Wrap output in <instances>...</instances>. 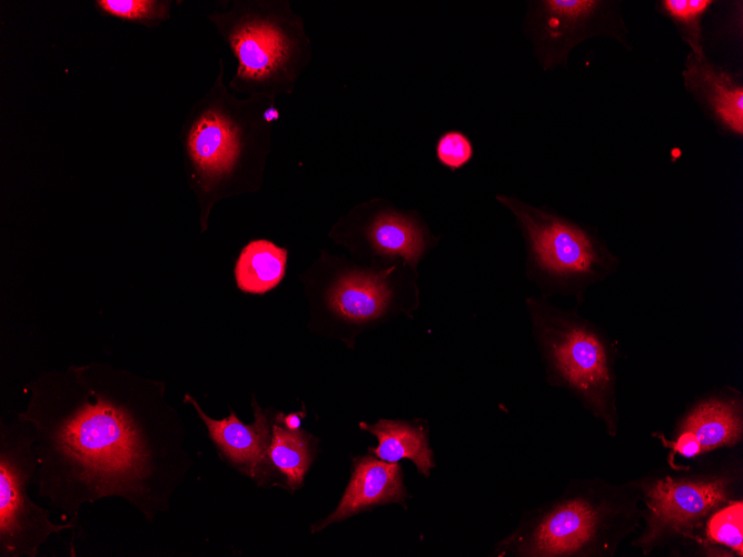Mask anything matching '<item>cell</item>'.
<instances>
[{"label": "cell", "mask_w": 743, "mask_h": 557, "mask_svg": "<svg viewBox=\"0 0 743 557\" xmlns=\"http://www.w3.org/2000/svg\"><path fill=\"white\" fill-rule=\"evenodd\" d=\"M147 404L87 389L18 414L32 430L39 495L75 526L83 505L108 497L149 521L168 509L191 461L176 411Z\"/></svg>", "instance_id": "6da1fadb"}, {"label": "cell", "mask_w": 743, "mask_h": 557, "mask_svg": "<svg viewBox=\"0 0 743 557\" xmlns=\"http://www.w3.org/2000/svg\"><path fill=\"white\" fill-rule=\"evenodd\" d=\"M642 523L633 481L573 478L562 494L525 511L495 544V557H613Z\"/></svg>", "instance_id": "7a4b0ae2"}, {"label": "cell", "mask_w": 743, "mask_h": 557, "mask_svg": "<svg viewBox=\"0 0 743 557\" xmlns=\"http://www.w3.org/2000/svg\"><path fill=\"white\" fill-rule=\"evenodd\" d=\"M524 302L546 382L566 390L610 437H616L621 419L615 342L576 306L564 309L541 296H528Z\"/></svg>", "instance_id": "3957f363"}, {"label": "cell", "mask_w": 743, "mask_h": 557, "mask_svg": "<svg viewBox=\"0 0 743 557\" xmlns=\"http://www.w3.org/2000/svg\"><path fill=\"white\" fill-rule=\"evenodd\" d=\"M276 99L236 98L224 83L220 60L212 87L192 107L180 135L191 178L202 195L217 192L246 162L261 169L279 119Z\"/></svg>", "instance_id": "277c9868"}, {"label": "cell", "mask_w": 743, "mask_h": 557, "mask_svg": "<svg viewBox=\"0 0 743 557\" xmlns=\"http://www.w3.org/2000/svg\"><path fill=\"white\" fill-rule=\"evenodd\" d=\"M235 58L232 92L289 96L313 58L304 18L288 0L235 1L209 16Z\"/></svg>", "instance_id": "5b68a950"}, {"label": "cell", "mask_w": 743, "mask_h": 557, "mask_svg": "<svg viewBox=\"0 0 743 557\" xmlns=\"http://www.w3.org/2000/svg\"><path fill=\"white\" fill-rule=\"evenodd\" d=\"M496 200L515 217L525 242V276L541 297H572L579 308L590 288L617 271L620 258L587 227L515 196Z\"/></svg>", "instance_id": "8992f818"}, {"label": "cell", "mask_w": 743, "mask_h": 557, "mask_svg": "<svg viewBox=\"0 0 743 557\" xmlns=\"http://www.w3.org/2000/svg\"><path fill=\"white\" fill-rule=\"evenodd\" d=\"M641 496L644 527L633 546L645 556L690 539L700 545L699 530L709 516L732 500L742 498L743 466L737 457L696 465L670 464L632 480Z\"/></svg>", "instance_id": "52a82bcc"}, {"label": "cell", "mask_w": 743, "mask_h": 557, "mask_svg": "<svg viewBox=\"0 0 743 557\" xmlns=\"http://www.w3.org/2000/svg\"><path fill=\"white\" fill-rule=\"evenodd\" d=\"M324 292L331 334L349 348L363 330L419 306L417 273L402 262L386 266H345L338 262Z\"/></svg>", "instance_id": "ba28073f"}, {"label": "cell", "mask_w": 743, "mask_h": 557, "mask_svg": "<svg viewBox=\"0 0 743 557\" xmlns=\"http://www.w3.org/2000/svg\"><path fill=\"white\" fill-rule=\"evenodd\" d=\"M37 471L32 430L17 419L0 424V555L34 557L53 534L76 528L55 524L50 510L33 503L28 494Z\"/></svg>", "instance_id": "9c48e42d"}, {"label": "cell", "mask_w": 743, "mask_h": 557, "mask_svg": "<svg viewBox=\"0 0 743 557\" xmlns=\"http://www.w3.org/2000/svg\"><path fill=\"white\" fill-rule=\"evenodd\" d=\"M330 236L354 252L398 259L416 273L419 262L440 239L417 211L398 210L382 199L354 208L335 225Z\"/></svg>", "instance_id": "30bf717a"}, {"label": "cell", "mask_w": 743, "mask_h": 557, "mask_svg": "<svg viewBox=\"0 0 743 557\" xmlns=\"http://www.w3.org/2000/svg\"><path fill=\"white\" fill-rule=\"evenodd\" d=\"M743 438V396L731 386L705 394L677 420L673 436L662 439L675 455L696 458L720 448L735 447Z\"/></svg>", "instance_id": "8fae6325"}, {"label": "cell", "mask_w": 743, "mask_h": 557, "mask_svg": "<svg viewBox=\"0 0 743 557\" xmlns=\"http://www.w3.org/2000/svg\"><path fill=\"white\" fill-rule=\"evenodd\" d=\"M185 400L196 408L222 459L258 485L269 484L267 451L275 420L259 407L255 398L251 404L255 419L250 425L242 422L232 410L224 419L210 418L191 396L186 395Z\"/></svg>", "instance_id": "7c38bea8"}, {"label": "cell", "mask_w": 743, "mask_h": 557, "mask_svg": "<svg viewBox=\"0 0 743 557\" xmlns=\"http://www.w3.org/2000/svg\"><path fill=\"white\" fill-rule=\"evenodd\" d=\"M410 498L399 462H387L368 452L351 459L350 478L336 508L311 525L318 533L376 507L397 504L407 509Z\"/></svg>", "instance_id": "4fadbf2b"}, {"label": "cell", "mask_w": 743, "mask_h": 557, "mask_svg": "<svg viewBox=\"0 0 743 557\" xmlns=\"http://www.w3.org/2000/svg\"><path fill=\"white\" fill-rule=\"evenodd\" d=\"M600 2L546 0L537 2L533 31L541 61L546 68L561 63L586 31Z\"/></svg>", "instance_id": "5bb4252c"}, {"label": "cell", "mask_w": 743, "mask_h": 557, "mask_svg": "<svg viewBox=\"0 0 743 557\" xmlns=\"http://www.w3.org/2000/svg\"><path fill=\"white\" fill-rule=\"evenodd\" d=\"M360 430L377 438L368 452L387 462L410 460L419 475L428 478L436 467L435 452L429 445V424L426 419H379L375 424L359 422Z\"/></svg>", "instance_id": "9a60e30c"}, {"label": "cell", "mask_w": 743, "mask_h": 557, "mask_svg": "<svg viewBox=\"0 0 743 557\" xmlns=\"http://www.w3.org/2000/svg\"><path fill=\"white\" fill-rule=\"evenodd\" d=\"M686 86L699 95L720 123L743 133V88L726 72L710 64L704 56L690 54L684 71Z\"/></svg>", "instance_id": "2e32d148"}, {"label": "cell", "mask_w": 743, "mask_h": 557, "mask_svg": "<svg viewBox=\"0 0 743 557\" xmlns=\"http://www.w3.org/2000/svg\"><path fill=\"white\" fill-rule=\"evenodd\" d=\"M317 445L318 439L307 431L288 429L275 419L267 451L269 484H281L290 491L300 488L317 454Z\"/></svg>", "instance_id": "e0dca14e"}, {"label": "cell", "mask_w": 743, "mask_h": 557, "mask_svg": "<svg viewBox=\"0 0 743 557\" xmlns=\"http://www.w3.org/2000/svg\"><path fill=\"white\" fill-rule=\"evenodd\" d=\"M287 250L268 240H254L241 250L235 276L240 290L264 294L276 287L285 275Z\"/></svg>", "instance_id": "ac0fdd59"}, {"label": "cell", "mask_w": 743, "mask_h": 557, "mask_svg": "<svg viewBox=\"0 0 743 557\" xmlns=\"http://www.w3.org/2000/svg\"><path fill=\"white\" fill-rule=\"evenodd\" d=\"M704 538L701 540L702 555L726 556L719 549L723 547L732 556H743V501L742 498L730 501L713 511L704 524Z\"/></svg>", "instance_id": "d6986e66"}, {"label": "cell", "mask_w": 743, "mask_h": 557, "mask_svg": "<svg viewBox=\"0 0 743 557\" xmlns=\"http://www.w3.org/2000/svg\"><path fill=\"white\" fill-rule=\"evenodd\" d=\"M709 0H665L662 7L683 32V38L695 56L703 54L701 18L711 6Z\"/></svg>", "instance_id": "ffe728a7"}, {"label": "cell", "mask_w": 743, "mask_h": 557, "mask_svg": "<svg viewBox=\"0 0 743 557\" xmlns=\"http://www.w3.org/2000/svg\"><path fill=\"white\" fill-rule=\"evenodd\" d=\"M107 13L131 21H161L169 17L170 2L152 0H100Z\"/></svg>", "instance_id": "44dd1931"}, {"label": "cell", "mask_w": 743, "mask_h": 557, "mask_svg": "<svg viewBox=\"0 0 743 557\" xmlns=\"http://www.w3.org/2000/svg\"><path fill=\"white\" fill-rule=\"evenodd\" d=\"M473 153L474 149L469 138L457 130L443 133L436 143L437 160L453 171L467 165Z\"/></svg>", "instance_id": "7402d4cb"}, {"label": "cell", "mask_w": 743, "mask_h": 557, "mask_svg": "<svg viewBox=\"0 0 743 557\" xmlns=\"http://www.w3.org/2000/svg\"><path fill=\"white\" fill-rule=\"evenodd\" d=\"M305 416L304 412L300 414V411L293 412L289 415H283L281 412L277 414L275 419L283 424L286 428L295 430L299 429L301 425V418Z\"/></svg>", "instance_id": "603a6c76"}]
</instances>
